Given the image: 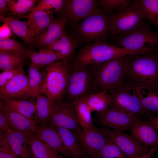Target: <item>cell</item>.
I'll return each instance as SVG.
<instances>
[{
  "label": "cell",
  "instance_id": "cell-1",
  "mask_svg": "<svg viewBox=\"0 0 158 158\" xmlns=\"http://www.w3.org/2000/svg\"><path fill=\"white\" fill-rule=\"evenodd\" d=\"M68 60L58 61L45 67L41 72L42 82L40 95L47 96L53 104L64 99L69 74Z\"/></svg>",
  "mask_w": 158,
  "mask_h": 158
},
{
  "label": "cell",
  "instance_id": "cell-2",
  "mask_svg": "<svg viewBox=\"0 0 158 158\" xmlns=\"http://www.w3.org/2000/svg\"><path fill=\"white\" fill-rule=\"evenodd\" d=\"M68 84L64 98L73 102L99 92L94 65L69 64Z\"/></svg>",
  "mask_w": 158,
  "mask_h": 158
},
{
  "label": "cell",
  "instance_id": "cell-3",
  "mask_svg": "<svg viewBox=\"0 0 158 158\" xmlns=\"http://www.w3.org/2000/svg\"><path fill=\"white\" fill-rule=\"evenodd\" d=\"M140 50H133L117 47L104 41H97L84 46L73 58L70 64L95 65L106 62L114 58L133 55L140 53Z\"/></svg>",
  "mask_w": 158,
  "mask_h": 158
},
{
  "label": "cell",
  "instance_id": "cell-4",
  "mask_svg": "<svg viewBox=\"0 0 158 158\" xmlns=\"http://www.w3.org/2000/svg\"><path fill=\"white\" fill-rule=\"evenodd\" d=\"M128 55L117 57L94 65L95 78L99 92H109L126 79L129 69Z\"/></svg>",
  "mask_w": 158,
  "mask_h": 158
},
{
  "label": "cell",
  "instance_id": "cell-5",
  "mask_svg": "<svg viewBox=\"0 0 158 158\" xmlns=\"http://www.w3.org/2000/svg\"><path fill=\"white\" fill-rule=\"evenodd\" d=\"M157 51L130 55L126 79L131 82L144 83L158 87Z\"/></svg>",
  "mask_w": 158,
  "mask_h": 158
},
{
  "label": "cell",
  "instance_id": "cell-6",
  "mask_svg": "<svg viewBox=\"0 0 158 158\" xmlns=\"http://www.w3.org/2000/svg\"><path fill=\"white\" fill-rule=\"evenodd\" d=\"M145 19L139 0L132 1L109 16V32L117 36L124 34L142 25Z\"/></svg>",
  "mask_w": 158,
  "mask_h": 158
},
{
  "label": "cell",
  "instance_id": "cell-7",
  "mask_svg": "<svg viewBox=\"0 0 158 158\" xmlns=\"http://www.w3.org/2000/svg\"><path fill=\"white\" fill-rule=\"evenodd\" d=\"M76 27L77 39L89 43L104 41L109 32V16L98 8L84 19Z\"/></svg>",
  "mask_w": 158,
  "mask_h": 158
},
{
  "label": "cell",
  "instance_id": "cell-8",
  "mask_svg": "<svg viewBox=\"0 0 158 158\" xmlns=\"http://www.w3.org/2000/svg\"><path fill=\"white\" fill-rule=\"evenodd\" d=\"M108 94L111 99L109 108L130 114L147 116L133 85L126 79Z\"/></svg>",
  "mask_w": 158,
  "mask_h": 158
},
{
  "label": "cell",
  "instance_id": "cell-9",
  "mask_svg": "<svg viewBox=\"0 0 158 158\" xmlns=\"http://www.w3.org/2000/svg\"><path fill=\"white\" fill-rule=\"evenodd\" d=\"M117 44L123 48L138 50L158 47V33L144 23L134 30L118 36Z\"/></svg>",
  "mask_w": 158,
  "mask_h": 158
},
{
  "label": "cell",
  "instance_id": "cell-10",
  "mask_svg": "<svg viewBox=\"0 0 158 158\" xmlns=\"http://www.w3.org/2000/svg\"><path fill=\"white\" fill-rule=\"evenodd\" d=\"M49 123L72 130L77 135L81 129L72 102L63 100L52 107Z\"/></svg>",
  "mask_w": 158,
  "mask_h": 158
},
{
  "label": "cell",
  "instance_id": "cell-11",
  "mask_svg": "<svg viewBox=\"0 0 158 158\" xmlns=\"http://www.w3.org/2000/svg\"><path fill=\"white\" fill-rule=\"evenodd\" d=\"M101 131L116 144L128 158H138L148 151V147L132 135L111 129H105Z\"/></svg>",
  "mask_w": 158,
  "mask_h": 158
},
{
  "label": "cell",
  "instance_id": "cell-12",
  "mask_svg": "<svg viewBox=\"0 0 158 158\" xmlns=\"http://www.w3.org/2000/svg\"><path fill=\"white\" fill-rule=\"evenodd\" d=\"M98 0H65L62 16L74 26L93 14L98 8Z\"/></svg>",
  "mask_w": 158,
  "mask_h": 158
},
{
  "label": "cell",
  "instance_id": "cell-13",
  "mask_svg": "<svg viewBox=\"0 0 158 158\" xmlns=\"http://www.w3.org/2000/svg\"><path fill=\"white\" fill-rule=\"evenodd\" d=\"M99 114L100 121L103 125L111 129L123 132L129 129L134 122L142 119L141 116L110 108Z\"/></svg>",
  "mask_w": 158,
  "mask_h": 158
},
{
  "label": "cell",
  "instance_id": "cell-14",
  "mask_svg": "<svg viewBox=\"0 0 158 158\" xmlns=\"http://www.w3.org/2000/svg\"><path fill=\"white\" fill-rule=\"evenodd\" d=\"M0 95L18 99H32L28 76L23 68L8 83L0 88Z\"/></svg>",
  "mask_w": 158,
  "mask_h": 158
},
{
  "label": "cell",
  "instance_id": "cell-15",
  "mask_svg": "<svg viewBox=\"0 0 158 158\" xmlns=\"http://www.w3.org/2000/svg\"><path fill=\"white\" fill-rule=\"evenodd\" d=\"M77 135L85 151L91 158H98L108 139L105 134L95 128L87 130H81Z\"/></svg>",
  "mask_w": 158,
  "mask_h": 158
},
{
  "label": "cell",
  "instance_id": "cell-16",
  "mask_svg": "<svg viewBox=\"0 0 158 158\" xmlns=\"http://www.w3.org/2000/svg\"><path fill=\"white\" fill-rule=\"evenodd\" d=\"M37 125V129L32 134L33 136L42 141L54 150L66 158H71L59 134L52 125L49 123Z\"/></svg>",
  "mask_w": 158,
  "mask_h": 158
},
{
  "label": "cell",
  "instance_id": "cell-17",
  "mask_svg": "<svg viewBox=\"0 0 158 158\" xmlns=\"http://www.w3.org/2000/svg\"><path fill=\"white\" fill-rule=\"evenodd\" d=\"M131 83L147 116L158 114V87L144 83Z\"/></svg>",
  "mask_w": 158,
  "mask_h": 158
},
{
  "label": "cell",
  "instance_id": "cell-18",
  "mask_svg": "<svg viewBox=\"0 0 158 158\" xmlns=\"http://www.w3.org/2000/svg\"><path fill=\"white\" fill-rule=\"evenodd\" d=\"M132 135L146 147L158 146L157 131L150 121L141 119L130 126L129 128Z\"/></svg>",
  "mask_w": 158,
  "mask_h": 158
},
{
  "label": "cell",
  "instance_id": "cell-19",
  "mask_svg": "<svg viewBox=\"0 0 158 158\" xmlns=\"http://www.w3.org/2000/svg\"><path fill=\"white\" fill-rule=\"evenodd\" d=\"M27 132L12 130L4 134L12 150L18 158H33L31 148V135Z\"/></svg>",
  "mask_w": 158,
  "mask_h": 158
},
{
  "label": "cell",
  "instance_id": "cell-20",
  "mask_svg": "<svg viewBox=\"0 0 158 158\" xmlns=\"http://www.w3.org/2000/svg\"><path fill=\"white\" fill-rule=\"evenodd\" d=\"M0 111L6 117L11 130L27 132L32 134L35 132L37 125L35 122L23 115L6 107L1 99Z\"/></svg>",
  "mask_w": 158,
  "mask_h": 158
},
{
  "label": "cell",
  "instance_id": "cell-21",
  "mask_svg": "<svg viewBox=\"0 0 158 158\" xmlns=\"http://www.w3.org/2000/svg\"><path fill=\"white\" fill-rule=\"evenodd\" d=\"M67 20L65 17L55 18L46 30L35 38V43L41 49H45L48 46L66 32L65 27Z\"/></svg>",
  "mask_w": 158,
  "mask_h": 158
},
{
  "label": "cell",
  "instance_id": "cell-22",
  "mask_svg": "<svg viewBox=\"0 0 158 158\" xmlns=\"http://www.w3.org/2000/svg\"><path fill=\"white\" fill-rule=\"evenodd\" d=\"M0 20L4 23L7 24L13 33L21 38L30 47L35 43V38L28 20L21 21L11 17H7L0 14Z\"/></svg>",
  "mask_w": 158,
  "mask_h": 158
},
{
  "label": "cell",
  "instance_id": "cell-23",
  "mask_svg": "<svg viewBox=\"0 0 158 158\" xmlns=\"http://www.w3.org/2000/svg\"><path fill=\"white\" fill-rule=\"evenodd\" d=\"M52 11H37L23 16L26 18L35 38L44 31L54 19Z\"/></svg>",
  "mask_w": 158,
  "mask_h": 158
},
{
  "label": "cell",
  "instance_id": "cell-24",
  "mask_svg": "<svg viewBox=\"0 0 158 158\" xmlns=\"http://www.w3.org/2000/svg\"><path fill=\"white\" fill-rule=\"evenodd\" d=\"M31 64L40 70L47 66L57 61L69 59L61 53L49 49H41L38 52L29 49L28 54Z\"/></svg>",
  "mask_w": 158,
  "mask_h": 158
},
{
  "label": "cell",
  "instance_id": "cell-25",
  "mask_svg": "<svg viewBox=\"0 0 158 158\" xmlns=\"http://www.w3.org/2000/svg\"><path fill=\"white\" fill-rule=\"evenodd\" d=\"M0 97L6 107L23 115L36 124L34 120L36 109L34 100L18 99L1 95Z\"/></svg>",
  "mask_w": 158,
  "mask_h": 158
},
{
  "label": "cell",
  "instance_id": "cell-26",
  "mask_svg": "<svg viewBox=\"0 0 158 158\" xmlns=\"http://www.w3.org/2000/svg\"><path fill=\"white\" fill-rule=\"evenodd\" d=\"M78 40L66 32L49 44L46 49L61 53L69 60L73 58Z\"/></svg>",
  "mask_w": 158,
  "mask_h": 158
},
{
  "label": "cell",
  "instance_id": "cell-27",
  "mask_svg": "<svg viewBox=\"0 0 158 158\" xmlns=\"http://www.w3.org/2000/svg\"><path fill=\"white\" fill-rule=\"evenodd\" d=\"M53 126L59 134L71 158H84L83 150L79 145L74 133L70 130Z\"/></svg>",
  "mask_w": 158,
  "mask_h": 158
},
{
  "label": "cell",
  "instance_id": "cell-28",
  "mask_svg": "<svg viewBox=\"0 0 158 158\" xmlns=\"http://www.w3.org/2000/svg\"><path fill=\"white\" fill-rule=\"evenodd\" d=\"M77 120L83 130L94 128L91 113L92 111L84 97L78 99L73 102Z\"/></svg>",
  "mask_w": 158,
  "mask_h": 158
},
{
  "label": "cell",
  "instance_id": "cell-29",
  "mask_svg": "<svg viewBox=\"0 0 158 158\" xmlns=\"http://www.w3.org/2000/svg\"><path fill=\"white\" fill-rule=\"evenodd\" d=\"M36 98L37 100L35 104L36 113L35 121L36 124H49L54 104L45 95H39Z\"/></svg>",
  "mask_w": 158,
  "mask_h": 158
},
{
  "label": "cell",
  "instance_id": "cell-30",
  "mask_svg": "<svg viewBox=\"0 0 158 158\" xmlns=\"http://www.w3.org/2000/svg\"><path fill=\"white\" fill-rule=\"evenodd\" d=\"M31 148L33 158H66L31 134Z\"/></svg>",
  "mask_w": 158,
  "mask_h": 158
},
{
  "label": "cell",
  "instance_id": "cell-31",
  "mask_svg": "<svg viewBox=\"0 0 158 158\" xmlns=\"http://www.w3.org/2000/svg\"><path fill=\"white\" fill-rule=\"evenodd\" d=\"M28 57L13 52L0 51V69L3 71L23 66Z\"/></svg>",
  "mask_w": 158,
  "mask_h": 158
},
{
  "label": "cell",
  "instance_id": "cell-32",
  "mask_svg": "<svg viewBox=\"0 0 158 158\" xmlns=\"http://www.w3.org/2000/svg\"><path fill=\"white\" fill-rule=\"evenodd\" d=\"M84 97L91 111L98 113L108 109L111 102L109 95L104 92H99Z\"/></svg>",
  "mask_w": 158,
  "mask_h": 158
},
{
  "label": "cell",
  "instance_id": "cell-33",
  "mask_svg": "<svg viewBox=\"0 0 158 158\" xmlns=\"http://www.w3.org/2000/svg\"><path fill=\"white\" fill-rule=\"evenodd\" d=\"M7 3L8 10L13 16L18 17L29 12H31L36 6L38 0H18L17 2L14 0H5Z\"/></svg>",
  "mask_w": 158,
  "mask_h": 158
},
{
  "label": "cell",
  "instance_id": "cell-34",
  "mask_svg": "<svg viewBox=\"0 0 158 158\" xmlns=\"http://www.w3.org/2000/svg\"><path fill=\"white\" fill-rule=\"evenodd\" d=\"M139 2L145 19L158 28V0H139Z\"/></svg>",
  "mask_w": 158,
  "mask_h": 158
},
{
  "label": "cell",
  "instance_id": "cell-35",
  "mask_svg": "<svg viewBox=\"0 0 158 158\" xmlns=\"http://www.w3.org/2000/svg\"><path fill=\"white\" fill-rule=\"evenodd\" d=\"M28 78L32 99L34 100L40 94L42 82V76L40 70L31 64L28 67Z\"/></svg>",
  "mask_w": 158,
  "mask_h": 158
},
{
  "label": "cell",
  "instance_id": "cell-36",
  "mask_svg": "<svg viewBox=\"0 0 158 158\" xmlns=\"http://www.w3.org/2000/svg\"><path fill=\"white\" fill-rule=\"evenodd\" d=\"M29 50L13 38L0 39V51H11L28 57Z\"/></svg>",
  "mask_w": 158,
  "mask_h": 158
},
{
  "label": "cell",
  "instance_id": "cell-37",
  "mask_svg": "<svg viewBox=\"0 0 158 158\" xmlns=\"http://www.w3.org/2000/svg\"><path fill=\"white\" fill-rule=\"evenodd\" d=\"M108 137V136H107ZM98 158H128L110 138L100 152Z\"/></svg>",
  "mask_w": 158,
  "mask_h": 158
},
{
  "label": "cell",
  "instance_id": "cell-38",
  "mask_svg": "<svg viewBox=\"0 0 158 158\" xmlns=\"http://www.w3.org/2000/svg\"><path fill=\"white\" fill-rule=\"evenodd\" d=\"M65 2L63 0H38L37 4L31 12L37 11H51L59 12L63 10Z\"/></svg>",
  "mask_w": 158,
  "mask_h": 158
},
{
  "label": "cell",
  "instance_id": "cell-39",
  "mask_svg": "<svg viewBox=\"0 0 158 158\" xmlns=\"http://www.w3.org/2000/svg\"><path fill=\"white\" fill-rule=\"evenodd\" d=\"M132 1L129 0H98V5L103 8L104 11L107 14L113 10L119 9L130 4Z\"/></svg>",
  "mask_w": 158,
  "mask_h": 158
},
{
  "label": "cell",
  "instance_id": "cell-40",
  "mask_svg": "<svg viewBox=\"0 0 158 158\" xmlns=\"http://www.w3.org/2000/svg\"><path fill=\"white\" fill-rule=\"evenodd\" d=\"M0 158H18L10 146L5 135L0 134Z\"/></svg>",
  "mask_w": 158,
  "mask_h": 158
},
{
  "label": "cell",
  "instance_id": "cell-41",
  "mask_svg": "<svg viewBox=\"0 0 158 158\" xmlns=\"http://www.w3.org/2000/svg\"><path fill=\"white\" fill-rule=\"evenodd\" d=\"M23 68V66L15 68L5 70L0 74V88L8 83Z\"/></svg>",
  "mask_w": 158,
  "mask_h": 158
},
{
  "label": "cell",
  "instance_id": "cell-42",
  "mask_svg": "<svg viewBox=\"0 0 158 158\" xmlns=\"http://www.w3.org/2000/svg\"><path fill=\"white\" fill-rule=\"evenodd\" d=\"M11 130L6 117L0 111V134H6Z\"/></svg>",
  "mask_w": 158,
  "mask_h": 158
},
{
  "label": "cell",
  "instance_id": "cell-43",
  "mask_svg": "<svg viewBox=\"0 0 158 158\" xmlns=\"http://www.w3.org/2000/svg\"><path fill=\"white\" fill-rule=\"evenodd\" d=\"M13 32L10 27L4 23L0 27V39L10 38L13 36Z\"/></svg>",
  "mask_w": 158,
  "mask_h": 158
},
{
  "label": "cell",
  "instance_id": "cell-44",
  "mask_svg": "<svg viewBox=\"0 0 158 158\" xmlns=\"http://www.w3.org/2000/svg\"><path fill=\"white\" fill-rule=\"evenodd\" d=\"M158 147V146L152 147L142 156L138 158H151L152 155Z\"/></svg>",
  "mask_w": 158,
  "mask_h": 158
},
{
  "label": "cell",
  "instance_id": "cell-45",
  "mask_svg": "<svg viewBox=\"0 0 158 158\" xmlns=\"http://www.w3.org/2000/svg\"><path fill=\"white\" fill-rule=\"evenodd\" d=\"M8 10L7 4L5 0H0V14L6 12Z\"/></svg>",
  "mask_w": 158,
  "mask_h": 158
},
{
  "label": "cell",
  "instance_id": "cell-46",
  "mask_svg": "<svg viewBox=\"0 0 158 158\" xmlns=\"http://www.w3.org/2000/svg\"><path fill=\"white\" fill-rule=\"evenodd\" d=\"M149 120L157 131H158V116H150Z\"/></svg>",
  "mask_w": 158,
  "mask_h": 158
},
{
  "label": "cell",
  "instance_id": "cell-47",
  "mask_svg": "<svg viewBox=\"0 0 158 158\" xmlns=\"http://www.w3.org/2000/svg\"><path fill=\"white\" fill-rule=\"evenodd\" d=\"M157 55H158V51H157Z\"/></svg>",
  "mask_w": 158,
  "mask_h": 158
}]
</instances>
